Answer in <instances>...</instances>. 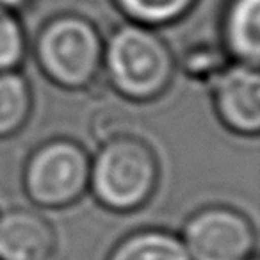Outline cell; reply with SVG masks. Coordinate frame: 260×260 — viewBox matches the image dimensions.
Here are the masks:
<instances>
[{
  "instance_id": "6da1fadb",
  "label": "cell",
  "mask_w": 260,
  "mask_h": 260,
  "mask_svg": "<svg viewBox=\"0 0 260 260\" xmlns=\"http://www.w3.org/2000/svg\"><path fill=\"white\" fill-rule=\"evenodd\" d=\"M102 72L119 96L150 102L170 87L175 57L152 27L126 22L116 27L104 41Z\"/></svg>"
},
{
  "instance_id": "7a4b0ae2",
  "label": "cell",
  "mask_w": 260,
  "mask_h": 260,
  "mask_svg": "<svg viewBox=\"0 0 260 260\" xmlns=\"http://www.w3.org/2000/svg\"><path fill=\"white\" fill-rule=\"evenodd\" d=\"M157 182L159 162L153 150L139 138L116 134L91 159L87 189L105 209L130 212L152 198Z\"/></svg>"
},
{
  "instance_id": "3957f363",
  "label": "cell",
  "mask_w": 260,
  "mask_h": 260,
  "mask_svg": "<svg viewBox=\"0 0 260 260\" xmlns=\"http://www.w3.org/2000/svg\"><path fill=\"white\" fill-rule=\"evenodd\" d=\"M104 40L84 16L62 15L47 22L34 41L40 70L50 82L70 91L87 89L102 73Z\"/></svg>"
},
{
  "instance_id": "277c9868",
  "label": "cell",
  "mask_w": 260,
  "mask_h": 260,
  "mask_svg": "<svg viewBox=\"0 0 260 260\" xmlns=\"http://www.w3.org/2000/svg\"><path fill=\"white\" fill-rule=\"evenodd\" d=\"M91 159L70 139H54L30 153L23 170V187L29 200L45 209H62L89 187Z\"/></svg>"
},
{
  "instance_id": "5b68a950",
  "label": "cell",
  "mask_w": 260,
  "mask_h": 260,
  "mask_svg": "<svg viewBox=\"0 0 260 260\" xmlns=\"http://www.w3.org/2000/svg\"><path fill=\"white\" fill-rule=\"evenodd\" d=\"M180 239L189 260H249L256 244L251 221L224 205L205 207L192 214Z\"/></svg>"
},
{
  "instance_id": "8992f818",
  "label": "cell",
  "mask_w": 260,
  "mask_h": 260,
  "mask_svg": "<svg viewBox=\"0 0 260 260\" xmlns=\"http://www.w3.org/2000/svg\"><path fill=\"white\" fill-rule=\"evenodd\" d=\"M212 102L219 121L239 136L260 130V75L246 64H228L214 79Z\"/></svg>"
},
{
  "instance_id": "52a82bcc",
  "label": "cell",
  "mask_w": 260,
  "mask_h": 260,
  "mask_svg": "<svg viewBox=\"0 0 260 260\" xmlns=\"http://www.w3.org/2000/svg\"><path fill=\"white\" fill-rule=\"evenodd\" d=\"M57 237L45 216L32 209L0 214V260H52Z\"/></svg>"
},
{
  "instance_id": "ba28073f",
  "label": "cell",
  "mask_w": 260,
  "mask_h": 260,
  "mask_svg": "<svg viewBox=\"0 0 260 260\" xmlns=\"http://www.w3.org/2000/svg\"><path fill=\"white\" fill-rule=\"evenodd\" d=\"M223 41L232 61L258 68L260 0H230L223 18Z\"/></svg>"
},
{
  "instance_id": "9c48e42d",
  "label": "cell",
  "mask_w": 260,
  "mask_h": 260,
  "mask_svg": "<svg viewBox=\"0 0 260 260\" xmlns=\"http://www.w3.org/2000/svg\"><path fill=\"white\" fill-rule=\"evenodd\" d=\"M107 260H189V255L180 235L152 228L121 239Z\"/></svg>"
},
{
  "instance_id": "30bf717a",
  "label": "cell",
  "mask_w": 260,
  "mask_h": 260,
  "mask_svg": "<svg viewBox=\"0 0 260 260\" xmlns=\"http://www.w3.org/2000/svg\"><path fill=\"white\" fill-rule=\"evenodd\" d=\"M32 111V93L27 79L16 70L0 72V139L23 128Z\"/></svg>"
},
{
  "instance_id": "8fae6325",
  "label": "cell",
  "mask_w": 260,
  "mask_h": 260,
  "mask_svg": "<svg viewBox=\"0 0 260 260\" xmlns=\"http://www.w3.org/2000/svg\"><path fill=\"white\" fill-rule=\"evenodd\" d=\"M114 4L130 22L153 29L180 20L196 0H114Z\"/></svg>"
},
{
  "instance_id": "7c38bea8",
  "label": "cell",
  "mask_w": 260,
  "mask_h": 260,
  "mask_svg": "<svg viewBox=\"0 0 260 260\" xmlns=\"http://www.w3.org/2000/svg\"><path fill=\"white\" fill-rule=\"evenodd\" d=\"M228 66V55L224 48L212 45H200L187 48L182 55L180 68L184 75L198 82H214L217 75Z\"/></svg>"
},
{
  "instance_id": "4fadbf2b",
  "label": "cell",
  "mask_w": 260,
  "mask_h": 260,
  "mask_svg": "<svg viewBox=\"0 0 260 260\" xmlns=\"http://www.w3.org/2000/svg\"><path fill=\"white\" fill-rule=\"evenodd\" d=\"M27 52V38L16 13L0 8V72L16 70Z\"/></svg>"
},
{
  "instance_id": "5bb4252c",
  "label": "cell",
  "mask_w": 260,
  "mask_h": 260,
  "mask_svg": "<svg viewBox=\"0 0 260 260\" xmlns=\"http://www.w3.org/2000/svg\"><path fill=\"white\" fill-rule=\"evenodd\" d=\"M27 2H29V0H0V8L9 9V11L16 13L18 9L25 8Z\"/></svg>"
},
{
  "instance_id": "9a60e30c",
  "label": "cell",
  "mask_w": 260,
  "mask_h": 260,
  "mask_svg": "<svg viewBox=\"0 0 260 260\" xmlns=\"http://www.w3.org/2000/svg\"><path fill=\"white\" fill-rule=\"evenodd\" d=\"M249 260H256V258H255V256H251V258H249Z\"/></svg>"
}]
</instances>
